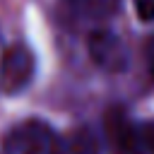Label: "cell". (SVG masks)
Returning <instances> with one entry per match:
<instances>
[{"instance_id": "obj_1", "label": "cell", "mask_w": 154, "mask_h": 154, "mask_svg": "<svg viewBox=\"0 0 154 154\" xmlns=\"http://www.w3.org/2000/svg\"><path fill=\"white\" fill-rule=\"evenodd\" d=\"M106 140L113 154H154V120H132L120 106L106 111Z\"/></svg>"}, {"instance_id": "obj_2", "label": "cell", "mask_w": 154, "mask_h": 154, "mask_svg": "<svg viewBox=\"0 0 154 154\" xmlns=\"http://www.w3.org/2000/svg\"><path fill=\"white\" fill-rule=\"evenodd\" d=\"M63 137L41 118L12 125L2 137V154H60Z\"/></svg>"}, {"instance_id": "obj_3", "label": "cell", "mask_w": 154, "mask_h": 154, "mask_svg": "<svg viewBox=\"0 0 154 154\" xmlns=\"http://www.w3.org/2000/svg\"><path fill=\"white\" fill-rule=\"evenodd\" d=\"M36 72V58L34 51L26 43H12L5 48V55L0 60V91L2 94H19L24 91Z\"/></svg>"}, {"instance_id": "obj_4", "label": "cell", "mask_w": 154, "mask_h": 154, "mask_svg": "<svg viewBox=\"0 0 154 154\" xmlns=\"http://www.w3.org/2000/svg\"><path fill=\"white\" fill-rule=\"evenodd\" d=\"M89 58L94 60L96 67L106 72H123L130 65V51L128 43L111 29H96L89 34L87 41Z\"/></svg>"}, {"instance_id": "obj_5", "label": "cell", "mask_w": 154, "mask_h": 154, "mask_svg": "<svg viewBox=\"0 0 154 154\" xmlns=\"http://www.w3.org/2000/svg\"><path fill=\"white\" fill-rule=\"evenodd\" d=\"M60 154H101V142L91 128H77L60 142Z\"/></svg>"}, {"instance_id": "obj_6", "label": "cell", "mask_w": 154, "mask_h": 154, "mask_svg": "<svg viewBox=\"0 0 154 154\" xmlns=\"http://www.w3.org/2000/svg\"><path fill=\"white\" fill-rule=\"evenodd\" d=\"M77 12L87 14V17H96V19H103V17H111L113 12H118L120 7V0H67Z\"/></svg>"}, {"instance_id": "obj_7", "label": "cell", "mask_w": 154, "mask_h": 154, "mask_svg": "<svg viewBox=\"0 0 154 154\" xmlns=\"http://www.w3.org/2000/svg\"><path fill=\"white\" fill-rule=\"evenodd\" d=\"M135 7H137V14H140L144 22L154 19V0H137Z\"/></svg>"}, {"instance_id": "obj_8", "label": "cell", "mask_w": 154, "mask_h": 154, "mask_svg": "<svg viewBox=\"0 0 154 154\" xmlns=\"http://www.w3.org/2000/svg\"><path fill=\"white\" fill-rule=\"evenodd\" d=\"M147 60H149V70H152V77H154V36L147 43Z\"/></svg>"}, {"instance_id": "obj_9", "label": "cell", "mask_w": 154, "mask_h": 154, "mask_svg": "<svg viewBox=\"0 0 154 154\" xmlns=\"http://www.w3.org/2000/svg\"><path fill=\"white\" fill-rule=\"evenodd\" d=\"M2 55H5V43H2V34H0V60H2Z\"/></svg>"}]
</instances>
